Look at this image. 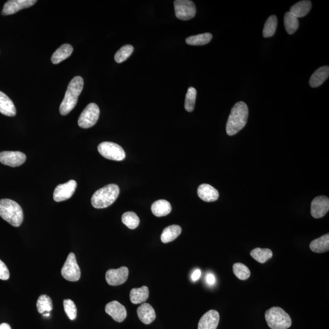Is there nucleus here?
Here are the masks:
<instances>
[{"label":"nucleus","mask_w":329,"mask_h":329,"mask_svg":"<svg viewBox=\"0 0 329 329\" xmlns=\"http://www.w3.org/2000/svg\"><path fill=\"white\" fill-rule=\"evenodd\" d=\"M197 90L194 88L188 89L185 100V109L187 112H191L194 110L197 98Z\"/></svg>","instance_id":"obj_34"},{"label":"nucleus","mask_w":329,"mask_h":329,"mask_svg":"<svg viewBox=\"0 0 329 329\" xmlns=\"http://www.w3.org/2000/svg\"><path fill=\"white\" fill-rule=\"evenodd\" d=\"M201 276V271L199 269H196L192 274V279L193 281H197L198 280L200 277Z\"/></svg>","instance_id":"obj_38"},{"label":"nucleus","mask_w":329,"mask_h":329,"mask_svg":"<svg viewBox=\"0 0 329 329\" xmlns=\"http://www.w3.org/2000/svg\"><path fill=\"white\" fill-rule=\"evenodd\" d=\"M251 257L261 263H264L273 256V252L269 249H262L260 247L252 250L250 252Z\"/></svg>","instance_id":"obj_27"},{"label":"nucleus","mask_w":329,"mask_h":329,"mask_svg":"<svg viewBox=\"0 0 329 329\" xmlns=\"http://www.w3.org/2000/svg\"><path fill=\"white\" fill-rule=\"evenodd\" d=\"M61 274L66 281L76 282L81 278V269L76 261V256L73 252L69 254L64 263Z\"/></svg>","instance_id":"obj_8"},{"label":"nucleus","mask_w":329,"mask_h":329,"mask_svg":"<svg viewBox=\"0 0 329 329\" xmlns=\"http://www.w3.org/2000/svg\"><path fill=\"white\" fill-rule=\"evenodd\" d=\"M197 195L202 201L211 202L217 201L219 197V193L212 185L203 184L197 189Z\"/></svg>","instance_id":"obj_17"},{"label":"nucleus","mask_w":329,"mask_h":329,"mask_svg":"<svg viewBox=\"0 0 329 329\" xmlns=\"http://www.w3.org/2000/svg\"><path fill=\"white\" fill-rule=\"evenodd\" d=\"M267 325L271 329H288L291 327L290 316L283 308L273 307L265 312Z\"/></svg>","instance_id":"obj_5"},{"label":"nucleus","mask_w":329,"mask_h":329,"mask_svg":"<svg viewBox=\"0 0 329 329\" xmlns=\"http://www.w3.org/2000/svg\"><path fill=\"white\" fill-rule=\"evenodd\" d=\"M311 8V2L310 1H301L297 2L290 8V12L297 18H301L308 14Z\"/></svg>","instance_id":"obj_26"},{"label":"nucleus","mask_w":329,"mask_h":329,"mask_svg":"<svg viewBox=\"0 0 329 329\" xmlns=\"http://www.w3.org/2000/svg\"><path fill=\"white\" fill-rule=\"evenodd\" d=\"M106 313L110 315L113 320L118 323H122L127 316L126 308L119 302L113 301L106 306Z\"/></svg>","instance_id":"obj_15"},{"label":"nucleus","mask_w":329,"mask_h":329,"mask_svg":"<svg viewBox=\"0 0 329 329\" xmlns=\"http://www.w3.org/2000/svg\"><path fill=\"white\" fill-rule=\"evenodd\" d=\"M36 306L39 312L41 314L50 313L53 310L51 299L46 294H42L39 297Z\"/></svg>","instance_id":"obj_30"},{"label":"nucleus","mask_w":329,"mask_h":329,"mask_svg":"<svg viewBox=\"0 0 329 329\" xmlns=\"http://www.w3.org/2000/svg\"><path fill=\"white\" fill-rule=\"evenodd\" d=\"M0 217L12 226L19 227L23 221L22 208L13 200H0Z\"/></svg>","instance_id":"obj_3"},{"label":"nucleus","mask_w":329,"mask_h":329,"mask_svg":"<svg viewBox=\"0 0 329 329\" xmlns=\"http://www.w3.org/2000/svg\"><path fill=\"white\" fill-rule=\"evenodd\" d=\"M16 112L14 103L6 94L0 91V113L8 117H14Z\"/></svg>","instance_id":"obj_19"},{"label":"nucleus","mask_w":329,"mask_h":329,"mask_svg":"<svg viewBox=\"0 0 329 329\" xmlns=\"http://www.w3.org/2000/svg\"><path fill=\"white\" fill-rule=\"evenodd\" d=\"M212 34L204 33L192 36L186 39L185 42L189 45L201 46L209 44L212 39Z\"/></svg>","instance_id":"obj_28"},{"label":"nucleus","mask_w":329,"mask_h":329,"mask_svg":"<svg viewBox=\"0 0 329 329\" xmlns=\"http://www.w3.org/2000/svg\"><path fill=\"white\" fill-rule=\"evenodd\" d=\"M182 229L178 225H172L166 227L161 235V241L164 243L174 241L181 234Z\"/></svg>","instance_id":"obj_25"},{"label":"nucleus","mask_w":329,"mask_h":329,"mask_svg":"<svg viewBox=\"0 0 329 329\" xmlns=\"http://www.w3.org/2000/svg\"><path fill=\"white\" fill-rule=\"evenodd\" d=\"M73 51L72 46L69 44H64L54 52L51 56V62L53 64L61 63L71 56Z\"/></svg>","instance_id":"obj_21"},{"label":"nucleus","mask_w":329,"mask_h":329,"mask_svg":"<svg viewBox=\"0 0 329 329\" xmlns=\"http://www.w3.org/2000/svg\"><path fill=\"white\" fill-rule=\"evenodd\" d=\"M277 26H278V18L276 16H271L267 19L264 24L263 29V36L264 38H270L276 33Z\"/></svg>","instance_id":"obj_31"},{"label":"nucleus","mask_w":329,"mask_h":329,"mask_svg":"<svg viewBox=\"0 0 329 329\" xmlns=\"http://www.w3.org/2000/svg\"><path fill=\"white\" fill-rule=\"evenodd\" d=\"M77 182L75 180H69L65 184L58 185L54 190L53 199L56 202H62L70 199L75 192Z\"/></svg>","instance_id":"obj_10"},{"label":"nucleus","mask_w":329,"mask_h":329,"mask_svg":"<svg viewBox=\"0 0 329 329\" xmlns=\"http://www.w3.org/2000/svg\"><path fill=\"white\" fill-rule=\"evenodd\" d=\"M64 307L66 315L71 320H75L77 316V308L73 301L65 299L64 301Z\"/></svg>","instance_id":"obj_36"},{"label":"nucleus","mask_w":329,"mask_h":329,"mask_svg":"<svg viewBox=\"0 0 329 329\" xmlns=\"http://www.w3.org/2000/svg\"><path fill=\"white\" fill-rule=\"evenodd\" d=\"M10 276L9 271L6 264L0 260V279L6 281L9 279Z\"/></svg>","instance_id":"obj_37"},{"label":"nucleus","mask_w":329,"mask_h":329,"mask_svg":"<svg viewBox=\"0 0 329 329\" xmlns=\"http://www.w3.org/2000/svg\"><path fill=\"white\" fill-rule=\"evenodd\" d=\"M310 248L315 253H323L329 250V234L324 235L317 239L314 240L310 244Z\"/></svg>","instance_id":"obj_23"},{"label":"nucleus","mask_w":329,"mask_h":329,"mask_svg":"<svg viewBox=\"0 0 329 329\" xmlns=\"http://www.w3.org/2000/svg\"><path fill=\"white\" fill-rule=\"evenodd\" d=\"M123 223L130 229L137 228L140 224V219L135 213L128 212L122 215Z\"/></svg>","instance_id":"obj_32"},{"label":"nucleus","mask_w":329,"mask_h":329,"mask_svg":"<svg viewBox=\"0 0 329 329\" xmlns=\"http://www.w3.org/2000/svg\"><path fill=\"white\" fill-rule=\"evenodd\" d=\"M284 25L289 34H293L299 28L298 19L290 12H286L284 16Z\"/></svg>","instance_id":"obj_29"},{"label":"nucleus","mask_w":329,"mask_h":329,"mask_svg":"<svg viewBox=\"0 0 329 329\" xmlns=\"http://www.w3.org/2000/svg\"><path fill=\"white\" fill-rule=\"evenodd\" d=\"M149 297V289L147 286H143L138 288H133L130 292L131 303L138 304L144 303Z\"/></svg>","instance_id":"obj_24"},{"label":"nucleus","mask_w":329,"mask_h":329,"mask_svg":"<svg viewBox=\"0 0 329 329\" xmlns=\"http://www.w3.org/2000/svg\"><path fill=\"white\" fill-rule=\"evenodd\" d=\"M174 6L175 16L181 21H189L196 14V6L190 0H175Z\"/></svg>","instance_id":"obj_9"},{"label":"nucleus","mask_w":329,"mask_h":329,"mask_svg":"<svg viewBox=\"0 0 329 329\" xmlns=\"http://www.w3.org/2000/svg\"><path fill=\"white\" fill-rule=\"evenodd\" d=\"M129 275L127 267L122 266L118 269H110L106 272V280L109 285L118 286L126 283Z\"/></svg>","instance_id":"obj_11"},{"label":"nucleus","mask_w":329,"mask_h":329,"mask_svg":"<svg viewBox=\"0 0 329 329\" xmlns=\"http://www.w3.org/2000/svg\"><path fill=\"white\" fill-rule=\"evenodd\" d=\"M133 47L130 44L123 46L115 54V61L118 64L122 63L130 58L133 51Z\"/></svg>","instance_id":"obj_33"},{"label":"nucleus","mask_w":329,"mask_h":329,"mask_svg":"<svg viewBox=\"0 0 329 329\" xmlns=\"http://www.w3.org/2000/svg\"><path fill=\"white\" fill-rule=\"evenodd\" d=\"M26 160V155L20 152H2L0 153V162L11 167H19Z\"/></svg>","instance_id":"obj_12"},{"label":"nucleus","mask_w":329,"mask_h":329,"mask_svg":"<svg viewBox=\"0 0 329 329\" xmlns=\"http://www.w3.org/2000/svg\"><path fill=\"white\" fill-rule=\"evenodd\" d=\"M100 110L95 103H90L84 109L78 119V125L83 129L92 127L98 122Z\"/></svg>","instance_id":"obj_7"},{"label":"nucleus","mask_w":329,"mask_h":329,"mask_svg":"<svg viewBox=\"0 0 329 329\" xmlns=\"http://www.w3.org/2000/svg\"><path fill=\"white\" fill-rule=\"evenodd\" d=\"M36 2V0H10L4 4L1 14L2 16L16 14L21 10L33 6Z\"/></svg>","instance_id":"obj_13"},{"label":"nucleus","mask_w":329,"mask_h":329,"mask_svg":"<svg viewBox=\"0 0 329 329\" xmlns=\"http://www.w3.org/2000/svg\"><path fill=\"white\" fill-rule=\"evenodd\" d=\"M84 87V80L81 76H76L69 83L67 90L63 102L61 103L59 112L62 115H66L75 108Z\"/></svg>","instance_id":"obj_2"},{"label":"nucleus","mask_w":329,"mask_h":329,"mask_svg":"<svg viewBox=\"0 0 329 329\" xmlns=\"http://www.w3.org/2000/svg\"><path fill=\"white\" fill-rule=\"evenodd\" d=\"M219 322V313L217 310H209L200 319L198 329H217Z\"/></svg>","instance_id":"obj_16"},{"label":"nucleus","mask_w":329,"mask_h":329,"mask_svg":"<svg viewBox=\"0 0 329 329\" xmlns=\"http://www.w3.org/2000/svg\"><path fill=\"white\" fill-rule=\"evenodd\" d=\"M98 150L102 156L109 160L122 161L126 157L125 151L117 143L110 142L101 143L98 145Z\"/></svg>","instance_id":"obj_6"},{"label":"nucleus","mask_w":329,"mask_h":329,"mask_svg":"<svg viewBox=\"0 0 329 329\" xmlns=\"http://www.w3.org/2000/svg\"><path fill=\"white\" fill-rule=\"evenodd\" d=\"M0 329H11V326L7 323H2L0 325Z\"/></svg>","instance_id":"obj_40"},{"label":"nucleus","mask_w":329,"mask_h":329,"mask_svg":"<svg viewBox=\"0 0 329 329\" xmlns=\"http://www.w3.org/2000/svg\"><path fill=\"white\" fill-rule=\"evenodd\" d=\"M137 315L139 320L145 325H150L156 318L155 311L150 304L144 303L137 308Z\"/></svg>","instance_id":"obj_18"},{"label":"nucleus","mask_w":329,"mask_h":329,"mask_svg":"<svg viewBox=\"0 0 329 329\" xmlns=\"http://www.w3.org/2000/svg\"><path fill=\"white\" fill-rule=\"evenodd\" d=\"M329 76V66H321L311 75L309 84L311 88L320 87L327 80Z\"/></svg>","instance_id":"obj_20"},{"label":"nucleus","mask_w":329,"mask_h":329,"mask_svg":"<svg viewBox=\"0 0 329 329\" xmlns=\"http://www.w3.org/2000/svg\"><path fill=\"white\" fill-rule=\"evenodd\" d=\"M152 211L155 217L167 216L172 211V206L167 200H158L152 204Z\"/></svg>","instance_id":"obj_22"},{"label":"nucleus","mask_w":329,"mask_h":329,"mask_svg":"<svg viewBox=\"0 0 329 329\" xmlns=\"http://www.w3.org/2000/svg\"><path fill=\"white\" fill-rule=\"evenodd\" d=\"M44 316H46V317H49V315H50V313H45L43 314Z\"/></svg>","instance_id":"obj_41"},{"label":"nucleus","mask_w":329,"mask_h":329,"mask_svg":"<svg viewBox=\"0 0 329 329\" xmlns=\"http://www.w3.org/2000/svg\"><path fill=\"white\" fill-rule=\"evenodd\" d=\"M120 188L117 185L111 184L101 188L91 197V202L96 209H104L110 207L119 196Z\"/></svg>","instance_id":"obj_4"},{"label":"nucleus","mask_w":329,"mask_h":329,"mask_svg":"<svg viewBox=\"0 0 329 329\" xmlns=\"http://www.w3.org/2000/svg\"><path fill=\"white\" fill-rule=\"evenodd\" d=\"M206 282L209 285H214L215 283V278L214 274H208L206 276Z\"/></svg>","instance_id":"obj_39"},{"label":"nucleus","mask_w":329,"mask_h":329,"mask_svg":"<svg viewBox=\"0 0 329 329\" xmlns=\"http://www.w3.org/2000/svg\"><path fill=\"white\" fill-rule=\"evenodd\" d=\"M233 272L235 275L240 280L244 281L251 276V271L247 267L241 263H236L233 265Z\"/></svg>","instance_id":"obj_35"},{"label":"nucleus","mask_w":329,"mask_h":329,"mask_svg":"<svg viewBox=\"0 0 329 329\" xmlns=\"http://www.w3.org/2000/svg\"><path fill=\"white\" fill-rule=\"evenodd\" d=\"M329 210V199L327 197L321 196L315 197L311 202V215L315 219L325 217Z\"/></svg>","instance_id":"obj_14"},{"label":"nucleus","mask_w":329,"mask_h":329,"mask_svg":"<svg viewBox=\"0 0 329 329\" xmlns=\"http://www.w3.org/2000/svg\"><path fill=\"white\" fill-rule=\"evenodd\" d=\"M249 110L245 103L240 101L232 108L226 124L227 135H236L246 126Z\"/></svg>","instance_id":"obj_1"}]
</instances>
